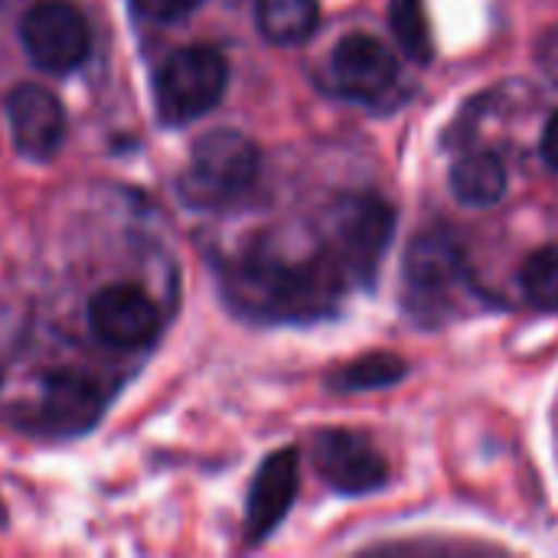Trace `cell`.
<instances>
[{
  "mask_svg": "<svg viewBox=\"0 0 558 558\" xmlns=\"http://www.w3.org/2000/svg\"><path fill=\"white\" fill-rule=\"evenodd\" d=\"M464 248L445 232H422L405 252V298L415 314H435L451 291L464 284Z\"/></svg>",
  "mask_w": 558,
  "mask_h": 558,
  "instance_id": "5b68a950",
  "label": "cell"
},
{
  "mask_svg": "<svg viewBox=\"0 0 558 558\" xmlns=\"http://www.w3.org/2000/svg\"><path fill=\"white\" fill-rule=\"evenodd\" d=\"M536 56H539L543 72H546V75H549V78L558 85V29H549V33L539 39Z\"/></svg>",
  "mask_w": 558,
  "mask_h": 558,
  "instance_id": "ac0fdd59",
  "label": "cell"
},
{
  "mask_svg": "<svg viewBox=\"0 0 558 558\" xmlns=\"http://www.w3.org/2000/svg\"><path fill=\"white\" fill-rule=\"evenodd\" d=\"M507 186H510V173L497 154L477 150L451 167V190L464 206L474 209L497 206L507 196Z\"/></svg>",
  "mask_w": 558,
  "mask_h": 558,
  "instance_id": "7c38bea8",
  "label": "cell"
},
{
  "mask_svg": "<svg viewBox=\"0 0 558 558\" xmlns=\"http://www.w3.org/2000/svg\"><path fill=\"white\" fill-rule=\"evenodd\" d=\"M405 376V363L392 353H369L360 356L356 363L343 366L337 373V386L347 392H363V389H383L392 386Z\"/></svg>",
  "mask_w": 558,
  "mask_h": 558,
  "instance_id": "9a60e30c",
  "label": "cell"
},
{
  "mask_svg": "<svg viewBox=\"0 0 558 558\" xmlns=\"http://www.w3.org/2000/svg\"><path fill=\"white\" fill-rule=\"evenodd\" d=\"M543 157H546L549 167L558 170V111L549 118V124L543 131Z\"/></svg>",
  "mask_w": 558,
  "mask_h": 558,
  "instance_id": "d6986e66",
  "label": "cell"
},
{
  "mask_svg": "<svg viewBox=\"0 0 558 558\" xmlns=\"http://www.w3.org/2000/svg\"><path fill=\"white\" fill-rule=\"evenodd\" d=\"M523 294L543 307V311H558V245L539 248L536 255L526 258L520 271Z\"/></svg>",
  "mask_w": 558,
  "mask_h": 558,
  "instance_id": "2e32d148",
  "label": "cell"
},
{
  "mask_svg": "<svg viewBox=\"0 0 558 558\" xmlns=\"http://www.w3.org/2000/svg\"><path fill=\"white\" fill-rule=\"evenodd\" d=\"M298 451L284 448L275 451L255 474L252 490H248V510H245V536L248 543L268 539L281 520L288 517L294 497H298Z\"/></svg>",
  "mask_w": 558,
  "mask_h": 558,
  "instance_id": "30bf717a",
  "label": "cell"
},
{
  "mask_svg": "<svg viewBox=\"0 0 558 558\" xmlns=\"http://www.w3.org/2000/svg\"><path fill=\"white\" fill-rule=\"evenodd\" d=\"M258 177V147L232 128L206 131L180 173V196L196 209H216L239 199Z\"/></svg>",
  "mask_w": 558,
  "mask_h": 558,
  "instance_id": "6da1fadb",
  "label": "cell"
},
{
  "mask_svg": "<svg viewBox=\"0 0 558 558\" xmlns=\"http://www.w3.org/2000/svg\"><path fill=\"white\" fill-rule=\"evenodd\" d=\"M134 10L154 23H177L183 16H190L203 0H131Z\"/></svg>",
  "mask_w": 558,
  "mask_h": 558,
  "instance_id": "e0dca14e",
  "label": "cell"
},
{
  "mask_svg": "<svg viewBox=\"0 0 558 558\" xmlns=\"http://www.w3.org/2000/svg\"><path fill=\"white\" fill-rule=\"evenodd\" d=\"M20 39L26 56L46 72H72L92 52V29L82 10L69 0H39L26 10L20 23Z\"/></svg>",
  "mask_w": 558,
  "mask_h": 558,
  "instance_id": "277c9868",
  "label": "cell"
},
{
  "mask_svg": "<svg viewBox=\"0 0 558 558\" xmlns=\"http://www.w3.org/2000/svg\"><path fill=\"white\" fill-rule=\"evenodd\" d=\"M333 82L343 95L356 101H376L392 92L399 78V62L386 43L369 33H350L337 43L330 59Z\"/></svg>",
  "mask_w": 558,
  "mask_h": 558,
  "instance_id": "ba28073f",
  "label": "cell"
},
{
  "mask_svg": "<svg viewBox=\"0 0 558 558\" xmlns=\"http://www.w3.org/2000/svg\"><path fill=\"white\" fill-rule=\"evenodd\" d=\"M43 389V422L52 432H85L101 415V396L82 373H52Z\"/></svg>",
  "mask_w": 558,
  "mask_h": 558,
  "instance_id": "8fae6325",
  "label": "cell"
},
{
  "mask_svg": "<svg viewBox=\"0 0 558 558\" xmlns=\"http://www.w3.org/2000/svg\"><path fill=\"white\" fill-rule=\"evenodd\" d=\"M88 327L92 333L118 350L147 347L157 337L160 317L154 301L134 284H108L95 291L88 301Z\"/></svg>",
  "mask_w": 558,
  "mask_h": 558,
  "instance_id": "52a82bcc",
  "label": "cell"
},
{
  "mask_svg": "<svg viewBox=\"0 0 558 558\" xmlns=\"http://www.w3.org/2000/svg\"><path fill=\"white\" fill-rule=\"evenodd\" d=\"M314 468L337 494H373L389 481V464L379 448L350 428H327L314 438Z\"/></svg>",
  "mask_w": 558,
  "mask_h": 558,
  "instance_id": "8992f818",
  "label": "cell"
},
{
  "mask_svg": "<svg viewBox=\"0 0 558 558\" xmlns=\"http://www.w3.org/2000/svg\"><path fill=\"white\" fill-rule=\"evenodd\" d=\"M229 62L213 46L177 49L157 72L154 101L163 124H190L213 111L226 95Z\"/></svg>",
  "mask_w": 558,
  "mask_h": 558,
  "instance_id": "3957f363",
  "label": "cell"
},
{
  "mask_svg": "<svg viewBox=\"0 0 558 558\" xmlns=\"http://www.w3.org/2000/svg\"><path fill=\"white\" fill-rule=\"evenodd\" d=\"M317 0H255V23L275 46H298L317 29Z\"/></svg>",
  "mask_w": 558,
  "mask_h": 558,
  "instance_id": "4fadbf2b",
  "label": "cell"
},
{
  "mask_svg": "<svg viewBox=\"0 0 558 558\" xmlns=\"http://www.w3.org/2000/svg\"><path fill=\"white\" fill-rule=\"evenodd\" d=\"M13 144L29 160H49L65 137V108L43 85H20L7 98Z\"/></svg>",
  "mask_w": 558,
  "mask_h": 558,
  "instance_id": "9c48e42d",
  "label": "cell"
},
{
  "mask_svg": "<svg viewBox=\"0 0 558 558\" xmlns=\"http://www.w3.org/2000/svg\"><path fill=\"white\" fill-rule=\"evenodd\" d=\"M389 23L409 59H415L418 65L432 62L435 43H432V26L425 16V0H389Z\"/></svg>",
  "mask_w": 558,
  "mask_h": 558,
  "instance_id": "5bb4252c",
  "label": "cell"
},
{
  "mask_svg": "<svg viewBox=\"0 0 558 558\" xmlns=\"http://www.w3.org/2000/svg\"><path fill=\"white\" fill-rule=\"evenodd\" d=\"M396 232L392 206L376 193L337 199L330 213V258L343 278L369 284L389 252Z\"/></svg>",
  "mask_w": 558,
  "mask_h": 558,
  "instance_id": "7a4b0ae2",
  "label": "cell"
}]
</instances>
